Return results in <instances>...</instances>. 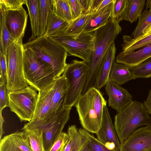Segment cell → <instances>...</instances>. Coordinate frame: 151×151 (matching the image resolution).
<instances>
[{"label": "cell", "mask_w": 151, "mask_h": 151, "mask_svg": "<svg viewBox=\"0 0 151 151\" xmlns=\"http://www.w3.org/2000/svg\"><path fill=\"white\" fill-rule=\"evenodd\" d=\"M114 0H102L96 12L98 11L103 9L107 5L113 2Z\"/></svg>", "instance_id": "obj_44"}, {"label": "cell", "mask_w": 151, "mask_h": 151, "mask_svg": "<svg viewBox=\"0 0 151 151\" xmlns=\"http://www.w3.org/2000/svg\"><path fill=\"white\" fill-rule=\"evenodd\" d=\"M150 34H151V24L145 29L142 35L136 38H133V39L135 40H138L145 37Z\"/></svg>", "instance_id": "obj_43"}, {"label": "cell", "mask_w": 151, "mask_h": 151, "mask_svg": "<svg viewBox=\"0 0 151 151\" xmlns=\"http://www.w3.org/2000/svg\"><path fill=\"white\" fill-rule=\"evenodd\" d=\"M24 4L25 0H0V8L5 11L15 10Z\"/></svg>", "instance_id": "obj_37"}, {"label": "cell", "mask_w": 151, "mask_h": 151, "mask_svg": "<svg viewBox=\"0 0 151 151\" xmlns=\"http://www.w3.org/2000/svg\"><path fill=\"white\" fill-rule=\"evenodd\" d=\"M0 140L1 139L2 136L4 133L3 129V124L4 122V119L2 117V113L0 114Z\"/></svg>", "instance_id": "obj_45"}, {"label": "cell", "mask_w": 151, "mask_h": 151, "mask_svg": "<svg viewBox=\"0 0 151 151\" xmlns=\"http://www.w3.org/2000/svg\"><path fill=\"white\" fill-rule=\"evenodd\" d=\"M0 52L5 55L9 46L15 41L8 31L5 23V10L0 9Z\"/></svg>", "instance_id": "obj_27"}, {"label": "cell", "mask_w": 151, "mask_h": 151, "mask_svg": "<svg viewBox=\"0 0 151 151\" xmlns=\"http://www.w3.org/2000/svg\"><path fill=\"white\" fill-rule=\"evenodd\" d=\"M123 43L121 45L122 52L126 54L135 51L136 50L151 44V34L138 40H134L131 36L123 35Z\"/></svg>", "instance_id": "obj_26"}, {"label": "cell", "mask_w": 151, "mask_h": 151, "mask_svg": "<svg viewBox=\"0 0 151 151\" xmlns=\"http://www.w3.org/2000/svg\"><path fill=\"white\" fill-rule=\"evenodd\" d=\"M40 37L45 33L50 14L52 10V0H39Z\"/></svg>", "instance_id": "obj_28"}, {"label": "cell", "mask_w": 151, "mask_h": 151, "mask_svg": "<svg viewBox=\"0 0 151 151\" xmlns=\"http://www.w3.org/2000/svg\"><path fill=\"white\" fill-rule=\"evenodd\" d=\"M28 14L23 6L14 10L5 11V23L12 37L17 41L22 44L26 27Z\"/></svg>", "instance_id": "obj_11"}, {"label": "cell", "mask_w": 151, "mask_h": 151, "mask_svg": "<svg viewBox=\"0 0 151 151\" xmlns=\"http://www.w3.org/2000/svg\"><path fill=\"white\" fill-rule=\"evenodd\" d=\"M53 84L47 89L38 92L36 107L32 120L45 119L50 117Z\"/></svg>", "instance_id": "obj_19"}, {"label": "cell", "mask_w": 151, "mask_h": 151, "mask_svg": "<svg viewBox=\"0 0 151 151\" xmlns=\"http://www.w3.org/2000/svg\"><path fill=\"white\" fill-rule=\"evenodd\" d=\"M127 0H114L110 18L118 20L124 11Z\"/></svg>", "instance_id": "obj_35"}, {"label": "cell", "mask_w": 151, "mask_h": 151, "mask_svg": "<svg viewBox=\"0 0 151 151\" xmlns=\"http://www.w3.org/2000/svg\"><path fill=\"white\" fill-rule=\"evenodd\" d=\"M120 144L119 151H151V127L137 129Z\"/></svg>", "instance_id": "obj_12"}, {"label": "cell", "mask_w": 151, "mask_h": 151, "mask_svg": "<svg viewBox=\"0 0 151 151\" xmlns=\"http://www.w3.org/2000/svg\"><path fill=\"white\" fill-rule=\"evenodd\" d=\"M129 69L133 75L134 79L151 77V58Z\"/></svg>", "instance_id": "obj_33"}, {"label": "cell", "mask_w": 151, "mask_h": 151, "mask_svg": "<svg viewBox=\"0 0 151 151\" xmlns=\"http://www.w3.org/2000/svg\"><path fill=\"white\" fill-rule=\"evenodd\" d=\"M23 131L28 138L32 151H45L41 131L32 129H24Z\"/></svg>", "instance_id": "obj_29"}, {"label": "cell", "mask_w": 151, "mask_h": 151, "mask_svg": "<svg viewBox=\"0 0 151 151\" xmlns=\"http://www.w3.org/2000/svg\"><path fill=\"white\" fill-rule=\"evenodd\" d=\"M91 14H82L70 22L65 32L74 37H77L83 31L86 22Z\"/></svg>", "instance_id": "obj_31"}, {"label": "cell", "mask_w": 151, "mask_h": 151, "mask_svg": "<svg viewBox=\"0 0 151 151\" xmlns=\"http://www.w3.org/2000/svg\"><path fill=\"white\" fill-rule=\"evenodd\" d=\"M7 66L5 55L0 52V82L6 84V81Z\"/></svg>", "instance_id": "obj_40"}, {"label": "cell", "mask_w": 151, "mask_h": 151, "mask_svg": "<svg viewBox=\"0 0 151 151\" xmlns=\"http://www.w3.org/2000/svg\"><path fill=\"white\" fill-rule=\"evenodd\" d=\"M82 10V14L92 13V0H78Z\"/></svg>", "instance_id": "obj_41"}, {"label": "cell", "mask_w": 151, "mask_h": 151, "mask_svg": "<svg viewBox=\"0 0 151 151\" xmlns=\"http://www.w3.org/2000/svg\"><path fill=\"white\" fill-rule=\"evenodd\" d=\"M25 4L28 11L32 30L30 41L40 37L39 0H25Z\"/></svg>", "instance_id": "obj_24"}, {"label": "cell", "mask_w": 151, "mask_h": 151, "mask_svg": "<svg viewBox=\"0 0 151 151\" xmlns=\"http://www.w3.org/2000/svg\"><path fill=\"white\" fill-rule=\"evenodd\" d=\"M68 139V134L62 132L54 142L49 151H64Z\"/></svg>", "instance_id": "obj_36"}, {"label": "cell", "mask_w": 151, "mask_h": 151, "mask_svg": "<svg viewBox=\"0 0 151 151\" xmlns=\"http://www.w3.org/2000/svg\"><path fill=\"white\" fill-rule=\"evenodd\" d=\"M105 90L109 96L108 106L117 113L132 101V96L127 89L109 80L105 85Z\"/></svg>", "instance_id": "obj_14"}, {"label": "cell", "mask_w": 151, "mask_h": 151, "mask_svg": "<svg viewBox=\"0 0 151 151\" xmlns=\"http://www.w3.org/2000/svg\"><path fill=\"white\" fill-rule=\"evenodd\" d=\"M9 107L21 122H30L35 110L38 97L37 91L32 87L8 93Z\"/></svg>", "instance_id": "obj_10"}, {"label": "cell", "mask_w": 151, "mask_h": 151, "mask_svg": "<svg viewBox=\"0 0 151 151\" xmlns=\"http://www.w3.org/2000/svg\"><path fill=\"white\" fill-rule=\"evenodd\" d=\"M146 9H149V10L151 11V0H148L146 1Z\"/></svg>", "instance_id": "obj_46"}, {"label": "cell", "mask_w": 151, "mask_h": 151, "mask_svg": "<svg viewBox=\"0 0 151 151\" xmlns=\"http://www.w3.org/2000/svg\"><path fill=\"white\" fill-rule=\"evenodd\" d=\"M151 24V11L146 9L139 17L137 24L132 33L131 37L134 38L142 35L145 29Z\"/></svg>", "instance_id": "obj_32"}, {"label": "cell", "mask_w": 151, "mask_h": 151, "mask_svg": "<svg viewBox=\"0 0 151 151\" xmlns=\"http://www.w3.org/2000/svg\"><path fill=\"white\" fill-rule=\"evenodd\" d=\"M88 66L84 61L73 60L67 64L62 75L66 78L68 87L65 106H74L82 95L86 82Z\"/></svg>", "instance_id": "obj_9"}, {"label": "cell", "mask_w": 151, "mask_h": 151, "mask_svg": "<svg viewBox=\"0 0 151 151\" xmlns=\"http://www.w3.org/2000/svg\"><path fill=\"white\" fill-rule=\"evenodd\" d=\"M142 103L147 113L151 115V89L149 91L146 100Z\"/></svg>", "instance_id": "obj_42"}, {"label": "cell", "mask_w": 151, "mask_h": 151, "mask_svg": "<svg viewBox=\"0 0 151 151\" xmlns=\"http://www.w3.org/2000/svg\"><path fill=\"white\" fill-rule=\"evenodd\" d=\"M68 86L67 80L63 75L55 79L53 84L49 118L54 116L57 112L65 107Z\"/></svg>", "instance_id": "obj_16"}, {"label": "cell", "mask_w": 151, "mask_h": 151, "mask_svg": "<svg viewBox=\"0 0 151 151\" xmlns=\"http://www.w3.org/2000/svg\"><path fill=\"white\" fill-rule=\"evenodd\" d=\"M114 1L101 9L91 14L82 32H93L105 24L110 18Z\"/></svg>", "instance_id": "obj_21"}, {"label": "cell", "mask_w": 151, "mask_h": 151, "mask_svg": "<svg viewBox=\"0 0 151 151\" xmlns=\"http://www.w3.org/2000/svg\"><path fill=\"white\" fill-rule=\"evenodd\" d=\"M24 48H29L37 57L48 63L52 68L56 78L62 75L67 64L68 54L62 47L44 36L32 39L24 44Z\"/></svg>", "instance_id": "obj_5"}, {"label": "cell", "mask_w": 151, "mask_h": 151, "mask_svg": "<svg viewBox=\"0 0 151 151\" xmlns=\"http://www.w3.org/2000/svg\"><path fill=\"white\" fill-rule=\"evenodd\" d=\"M145 0H127L126 7L118 20L127 21L132 23L136 22L142 12Z\"/></svg>", "instance_id": "obj_23"}, {"label": "cell", "mask_w": 151, "mask_h": 151, "mask_svg": "<svg viewBox=\"0 0 151 151\" xmlns=\"http://www.w3.org/2000/svg\"><path fill=\"white\" fill-rule=\"evenodd\" d=\"M0 151H32L24 131H17L0 140Z\"/></svg>", "instance_id": "obj_15"}, {"label": "cell", "mask_w": 151, "mask_h": 151, "mask_svg": "<svg viewBox=\"0 0 151 151\" xmlns=\"http://www.w3.org/2000/svg\"><path fill=\"white\" fill-rule=\"evenodd\" d=\"M151 127V116L142 103L132 101L114 117V126L120 144L140 127Z\"/></svg>", "instance_id": "obj_4"}, {"label": "cell", "mask_w": 151, "mask_h": 151, "mask_svg": "<svg viewBox=\"0 0 151 151\" xmlns=\"http://www.w3.org/2000/svg\"><path fill=\"white\" fill-rule=\"evenodd\" d=\"M70 22L56 15L52 10L49 17L46 32L43 36L48 37L51 36L65 32Z\"/></svg>", "instance_id": "obj_25"}, {"label": "cell", "mask_w": 151, "mask_h": 151, "mask_svg": "<svg viewBox=\"0 0 151 151\" xmlns=\"http://www.w3.org/2000/svg\"><path fill=\"white\" fill-rule=\"evenodd\" d=\"M24 71L28 85L38 92L50 87L56 79L52 67L29 48L24 49Z\"/></svg>", "instance_id": "obj_3"}, {"label": "cell", "mask_w": 151, "mask_h": 151, "mask_svg": "<svg viewBox=\"0 0 151 151\" xmlns=\"http://www.w3.org/2000/svg\"><path fill=\"white\" fill-rule=\"evenodd\" d=\"M9 105L8 93L5 84L0 82V113H2L3 109L9 107Z\"/></svg>", "instance_id": "obj_39"}, {"label": "cell", "mask_w": 151, "mask_h": 151, "mask_svg": "<svg viewBox=\"0 0 151 151\" xmlns=\"http://www.w3.org/2000/svg\"><path fill=\"white\" fill-rule=\"evenodd\" d=\"M24 49L23 44L15 41L7 50L5 85L8 93L23 89L28 86L24 74Z\"/></svg>", "instance_id": "obj_7"}, {"label": "cell", "mask_w": 151, "mask_h": 151, "mask_svg": "<svg viewBox=\"0 0 151 151\" xmlns=\"http://www.w3.org/2000/svg\"><path fill=\"white\" fill-rule=\"evenodd\" d=\"M53 12L63 19L70 22L73 20L70 8L67 0H52Z\"/></svg>", "instance_id": "obj_30"}, {"label": "cell", "mask_w": 151, "mask_h": 151, "mask_svg": "<svg viewBox=\"0 0 151 151\" xmlns=\"http://www.w3.org/2000/svg\"><path fill=\"white\" fill-rule=\"evenodd\" d=\"M133 79H134L133 74L125 65L115 61L113 63L109 80L120 86Z\"/></svg>", "instance_id": "obj_22"}, {"label": "cell", "mask_w": 151, "mask_h": 151, "mask_svg": "<svg viewBox=\"0 0 151 151\" xmlns=\"http://www.w3.org/2000/svg\"><path fill=\"white\" fill-rule=\"evenodd\" d=\"M70 6L73 20L80 16L82 13V7L78 0H67Z\"/></svg>", "instance_id": "obj_38"}, {"label": "cell", "mask_w": 151, "mask_h": 151, "mask_svg": "<svg viewBox=\"0 0 151 151\" xmlns=\"http://www.w3.org/2000/svg\"><path fill=\"white\" fill-rule=\"evenodd\" d=\"M151 58V44L139 50L128 53L120 52L116 57V63L125 65L129 69L135 67Z\"/></svg>", "instance_id": "obj_18"}, {"label": "cell", "mask_w": 151, "mask_h": 151, "mask_svg": "<svg viewBox=\"0 0 151 151\" xmlns=\"http://www.w3.org/2000/svg\"><path fill=\"white\" fill-rule=\"evenodd\" d=\"M116 48L114 42L109 47L102 59L94 86L99 90L105 86L109 80V74L115 61Z\"/></svg>", "instance_id": "obj_17"}, {"label": "cell", "mask_w": 151, "mask_h": 151, "mask_svg": "<svg viewBox=\"0 0 151 151\" xmlns=\"http://www.w3.org/2000/svg\"><path fill=\"white\" fill-rule=\"evenodd\" d=\"M72 107L65 106L55 115L45 119L32 120L24 124L22 130L36 129L41 131L45 151H49L69 120Z\"/></svg>", "instance_id": "obj_6"}, {"label": "cell", "mask_w": 151, "mask_h": 151, "mask_svg": "<svg viewBox=\"0 0 151 151\" xmlns=\"http://www.w3.org/2000/svg\"><path fill=\"white\" fill-rule=\"evenodd\" d=\"M67 132L69 139L64 151H81L88 141V132L72 125L69 126Z\"/></svg>", "instance_id": "obj_20"}, {"label": "cell", "mask_w": 151, "mask_h": 151, "mask_svg": "<svg viewBox=\"0 0 151 151\" xmlns=\"http://www.w3.org/2000/svg\"><path fill=\"white\" fill-rule=\"evenodd\" d=\"M64 48L70 55L89 61L93 49L94 36L93 32H82L74 37L65 32L48 37Z\"/></svg>", "instance_id": "obj_8"}, {"label": "cell", "mask_w": 151, "mask_h": 151, "mask_svg": "<svg viewBox=\"0 0 151 151\" xmlns=\"http://www.w3.org/2000/svg\"><path fill=\"white\" fill-rule=\"evenodd\" d=\"M120 21L110 18L104 25L93 32V49L88 66L87 78L82 94L93 86L102 59L110 46L122 30Z\"/></svg>", "instance_id": "obj_1"}, {"label": "cell", "mask_w": 151, "mask_h": 151, "mask_svg": "<svg viewBox=\"0 0 151 151\" xmlns=\"http://www.w3.org/2000/svg\"><path fill=\"white\" fill-rule=\"evenodd\" d=\"M88 136V141L81 151H116L108 148L89 132Z\"/></svg>", "instance_id": "obj_34"}, {"label": "cell", "mask_w": 151, "mask_h": 151, "mask_svg": "<svg viewBox=\"0 0 151 151\" xmlns=\"http://www.w3.org/2000/svg\"><path fill=\"white\" fill-rule=\"evenodd\" d=\"M107 102L94 86L83 94L76 103L80 123L88 132L96 134L101 127L104 108Z\"/></svg>", "instance_id": "obj_2"}, {"label": "cell", "mask_w": 151, "mask_h": 151, "mask_svg": "<svg viewBox=\"0 0 151 151\" xmlns=\"http://www.w3.org/2000/svg\"><path fill=\"white\" fill-rule=\"evenodd\" d=\"M96 134L98 140L108 148L120 151V143L106 105L104 108L101 127Z\"/></svg>", "instance_id": "obj_13"}]
</instances>
